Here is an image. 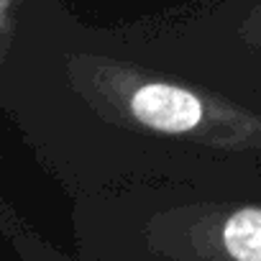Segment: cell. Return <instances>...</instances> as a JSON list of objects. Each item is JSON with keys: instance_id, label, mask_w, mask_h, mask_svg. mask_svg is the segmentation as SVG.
<instances>
[{"instance_id": "1", "label": "cell", "mask_w": 261, "mask_h": 261, "mask_svg": "<svg viewBox=\"0 0 261 261\" xmlns=\"http://www.w3.org/2000/svg\"><path fill=\"white\" fill-rule=\"evenodd\" d=\"M90 261H261V205L164 223L120 243H95Z\"/></svg>"}, {"instance_id": "2", "label": "cell", "mask_w": 261, "mask_h": 261, "mask_svg": "<svg viewBox=\"0 0 261 261\" xmlns=\"http://www.w3.org/2000/svg\"><path fill=\"white\" fill-rule=\"evenodd\" d=\"M128 105L139 123L159 130V134H187L200 125L205 115L197 95L164 82L141 85L130 95Z\"/></svg>"}, {"instance_id": "3", "label": "cell", "mask_w": 261, "mask_h": 261, "mask_svg": "<svg viewBox=\"0 0 261 261\" xmlns=\"http://www.w3.org/2000/svg\"><path fill=\"white\" fill-rule=\"evenodd\" d=\"M39 261H41V258H39Z\"/></svg>"}]
</instances>
